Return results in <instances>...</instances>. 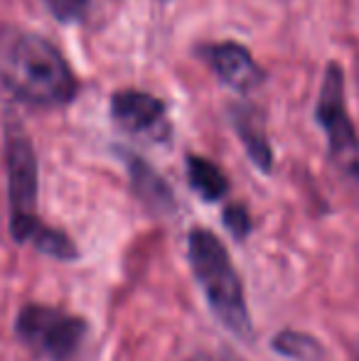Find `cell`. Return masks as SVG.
<instances>
[{
    "label": "cell",
    "mask_w": 359,
    "mask_h": 361,
    "mask_svg": "<svg viewBox=\"0 0 359 361\" xmlns=\"http://www.w3.org/2000/svg\"><path fill=\"white\" fill-rule=\"evenodd\" d=\"M187 180L205 202H217L229 192V180L221 167L202 155H187Z\"/></svg>",
    "instance_id": "obj_10"
},
{
    "label": "cell",
    "mask_w": 359,
    "mask_h": 361,
    "mask_svg": "<svg viewBox=\"0 0 359 361\" xmlns=\"http://www.w3.org/2000/svg\"><path fill=\"white\" fill-rule=\"evenodd\" d=\"M200 57L209 64V69L239 94L259 89L266 74L254 59V54L239 42H217L200 47Z\"/></svg>",
    "instance_id": "obj_7"
},
{
    "label": "cell",
    "mask_w": 359,
    "mask_h": 361,
    "mask_svg": "<svg viewBox=\"0 0 359 361\" xmlns=\"http://www.w3.org/2000/svg\"><path fill=\"white\" fill-rule=\"evenodd\" d=\"M59 23H79L89 15L91 0H42Z\"/></svg>",
    "instance_id": "obj_12"
},
{
    "label": "cell",
    "mask_w": 359,
    "mask_h": 361,
    "mask_svg": "<svg viewBox=\"0 0 359 361\" xmlns=\"http://www.w3.org/2000/svg\"><path fill=\"white\" fill-rule=\"evenodd\" d=\"M271 349L291 361H325V349L312 334L300 329H281L271 339Z\"/></svg>",
    "instance_id": "obj_11"
},
{
    "label": "cell",
    "mask_w": 359,
    "mask_h": 361,
    "mask_svg": "<svg viewBox=\"0 0 359 361\" xmlns=\"http://www.w3.org/2000/svg\"><path fill=\"white\" fill-rule=\"evenodd\" d=\"M89 332L91 327L82 314L52 305H25L15 317L18 339L44 361H79Z\"/></svg>",
    "instance_id": "obj_4"
},
{
    "label": "cell",
    "mask_w": 359,
    "mask_h": 361,
    "mask_svg": "<svg viewBox=\"0 0 359 361\" xmlns=\"http://www.w3.org/2000/svg\"><path fill=\"white\" fill-rule=\"evenodd\" d=\"M221 219H224V226L229 228L231 236L239 238V241H244L251 233V226H254L246 207H241V204H229L224 209V214H221Z\"/></svg>",
    "instance_id": "obj_13"
},
{
    "label": "cell",
    "mask_w": 359,
    "mask_h": 361,
    "mask_svg": "<svg viewBox=\"0 0 359 361\" xmlns=\"http://www.w3.org/2000/svg\"><path fill=\"white\" fill-rule=\"evenodd\" d=\"M315 121L325 133L330 157L342 172L359 182V135L352 123L345 94V72L337 62H327L322 72L320 94L315 104Z\"/></svg>",
    "instance_id": "obj_5"
},
{
    "label": "cell",
    "mask_w": 359,
    "mask_h": 361,
    "mask_svg": "<svg viewBox=\"0 0 359 361\" xmlns=\"http://www.w3.org/2000/svg\"><path fill=\"white\" fill-rule=\"evenodd\" d=\"M126 162V170L130 177V187H133V195L148 207L153 214H173L175 212V195L170 190V185L143 160V157L133 155V152H121Z\"/></svg>",
    "instance_id": "obj_8"
},
{
    "label": "cell",
    "mask_w": 359,
    "mask_h": 361,
    "mask_svg": "<svg viewBox=\"0 0 359 361\" xmlns=\"http://www.w3.org/2000/svg\"><path fill=\"white\" fill-rule=\"evenodd\" d=\"M5 167H8L10 236L15 243H30L35 251L57 261H77V243L59 228H52L37 216L39 170L37 155L23 123L5 121Z\"/></svg>",
    "instance_id": "obj_2"
},
{
    "label": "cell",
    "mask_w": 359,
    "mask_h": 361,
    "mask_svg": "<svg viewBox=\"0 0 359 361\" xmlns=\"http://www.w3.org/2000/svg\"><path fill=\"white\" fill-rule=\"evenodd\" d=\"M111 118L130 135H143L150 140H163L170 135L168 106L153 94L138 89H123L111 96Z\"/></svg>",
    "instance_id": "obj_6"
},
{
    "label": "cell",
    "mask_w": 359,
    "mask_h": 361,
    "mask_svg": "<svg viewBox=\"0 0 359 361\" xmlns=\"http://www.w3.org/2000/svg\"><path fill=\"white\" fill-rule=\"evenodd\" d=\"M0 86L35 109H59L74 101L79 79L64 54L44 35L18 25L0 27Z\"/></svg>",
    "instance_id": "obj_1"
},
{
    "label": "cell",
    "mask_w": 359,
    "mask_h": 361,
    "mask_svg": "<svg viewBox=\"0 0 359 361\" xmlns=\"http://www.w3.org/2000/svg\"><path fill=\"white\" fill-rule=\"evenodd\" d=\"M231 123H234V130L239 135L249 160L264 175H269L273 170V147L269 143V135H266L264 116L256 109H251V106H236L231 111Z\"/></svg>",
    "instance_id": "obj_9"
},
{
    "label": "cell",
    "mask_w": 359,
    "mask_h": 361,
    "mask_svg": "<svg viewBox=\"0 0 359 361\" xmlns=\"http://www.w3.org/2000/svg\"><path fill=\"white\" fill-rule=\"evenodd\" d=\"M187 261L212 314L234 337L251 342L254 324L246 305L244 283L221 238L214 236L209 228L195 226L187 233Z\"/></svg>",
    "instance_id": "obj_3"
}]
</instances>
